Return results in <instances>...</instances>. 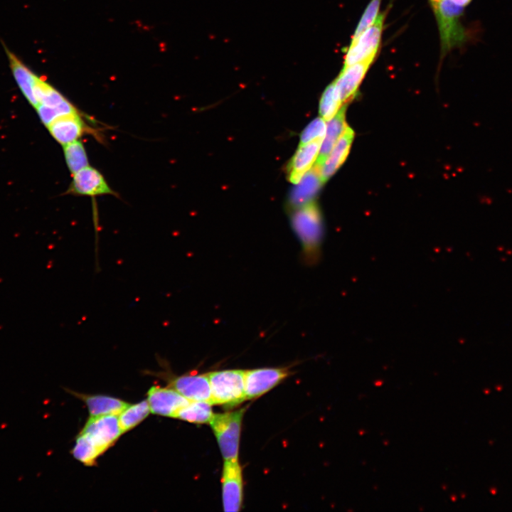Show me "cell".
Segmentation results:
<instances>
[{
    "instance_id": "11",
    "label": "cell",
    "mask_w": 512,
    "mask_h": 512,
    "mask_svg": "<svg viewBox=\"0 0 512 512\" xmlns=\"http://www.w3.org/2000/svg\"><path fill=\"white\" fill-rule=\"evenodd\" d=\"M374 60H365L342 68L338 78L334 80L341 103L346 105L356 96L368 70Z\"/></svg>"
},
{
    "instance_id": "20",
    "label": "cell",
    "mask_w": 512,
    "mask_h": 512,
    "mask_svg": "<svg viewBox=\"0 0 512 512\" xmlns=\"http://www.w3.org/2000/svg\"><path fill=\"white\" fill-rule=\"evenodd\" d=\"M86 403L90 416L119 415L129 403L105 395H78Z\"/></svg>"
},
{
    "instance_id": "5",
    "label": "cell",
    "mask_w": 512,
    "mask_h": 512,
    "mask_svg": "<svg viewBox=\"0 0 512 512\" xmlns=\"http://www.w3.org/2000/svg\"><path fill=\"white\" fill-rule=\"evenodd\" d=\"M380 13L374 23L351 41L347 48L343 68L365 60H374L380 47L386 12Z\"/></svg>"
},
{
    "instance_id": "19",
    "label": "cell",
    "mask_w": 512,
    "mask_h": 512,
    "mask_svg": "<svg viewBox=\"0 0 512 512\" xmlns=\"http://www.w3.org/2000/svg\"><path fill=\"white\" fill-rule=\"evenodd\" d=\"M5 50L9 60L13 76L19 89L28 102L36 108L38 106V102L33 94V87L37 75L7 48H6Z\"/></svg>"
},
{
    "instance_id": "23",
    "label": "cell",
    "mask_w": 512,
    "mask_h": 512,
    "mask_svg": "<svg viewBox=\"0 0 512 512\" xmlns=\"http://www.w3.org/2000/svg\"><path fill=\"white\" fill-rule=\"evenodd\" d=\"M63 151L68 168L73 174L89 166L85 146L80 141L63 146Z\"/></svg>"
},
{
    "instance_id": "17",
    "label": "cell",
    "mask_w": 512,
    "mask_h": 512,
    "mask_svg": "<svg viewBox=\"0 0 512 512\" xmlns=\"http://www.w3.org/2000/svg\"><path fill=\"white\" fill-rule=\"evenodd\" d=\"M353 138V130L347 127L321 166V176L324 183L343 164L349 153Z\"/></svg>"
},
{
    "instance_id": "7",
    "label": "cell",
    "mask_w": 512,
    "mask_h": 512,
    "mask_svg": "<svg viewBox=\"0 0 512 512\" xmlns=\"http://www.w3.org/2000/svg\"><path fill=\"white\" fill-rule=\"evenodd\" d=\"M222 495L224 511L240 510L243 497L242 469L238 460H225L222 473Z\"/></svg>"
},
{
    "instance_id": "8",
    "label": "cell",
    "mask_w": 512,
    "mask_h": 512,
    "mask_svg": "<svg viewBox=\"0 0 512 512\" xmlns=\"http://www.w3.org/2000/svg\"><path fill=\"white\" fill-rule=\"evenodd\" d=\"M289 374L284 368H265L245 370L246 399L258 398L269 391Z\"/></svg>"
},
{
    "instance_id": "9",
    "label": "cell",
    "mask_w": 512,
    "mask_h": 512,
    "mask_svg": "<svg viewBox=\"0 0 512 512\" xmlns=\"http://www.w3.org/2000/svg\"><path fill=\"white\" fill-rule=\"evenodd\" d=\"M67 192L69 194L87 196L114 194L102 174L90 166L73 174Z\"/></svg>"
},
{
    "instance_id": "10",
    "label": "cell",
    "mask_w": 512,
    "mask_h": 512,
    "mask_svg": "<svg viewBox=\"0 0 512 512\" xmlns=\"http://www.w3.org/2000/svg\"><path fill=\"white\" fill-rule=\"evenodd\" d=\"M147 401L153 414L174 417L190 400L172 388L153 386L148 391Z\"/></svg>"
},
{
    "instance_id": "25",
    "label": "cell",
    "mask_w": 512,
    "mask_h": 512,
    "mask_svg": "<svg viewBox=\"0 0 512 512\" xmlns=\"http://www.w3.org/2000/svg\"><path fill=\"white\" fill-rule=\"evenodd\" d=\"M102 453L93 442L85 434L80 433L73 449V457L85 465L95 464L97 458Z\"/></svg>"
},
{
    "instance_id": "16",
    "label": "cell",
    "mask_w": 512,
    "mask_h": 512,
    "mask_svg": "<svg viewBox=\"0 0 512 512\" xmlns=\"http://www.w3.org/2000/svg\"><path fill=\"white\" fill-rule=\"evenodd\" d=\"M33 94L38 105L42 104L53 108L60 116L78 112L65 97L38 76L34 84Z\"/></svg>"
},
{
    "instance_id": "15",
    "label": "cell",
    "mask_w": 512,
    "mask_h": 512,
    "mask_svg": "<svg viewBox=\"0 0 512 512\" xmlns=\"http://www.w3.org/2000/svg\"><path fill=\"white\" fill-rule=\"evenodd\" d=\"M47 128L52 137L63 146L78 140L85 130V125L76 112L56 118Z\"/></svg>"
},
{
    "instance_id": "28",
    "label": "cell",
    "mask_w": 512,
    "mask_h": 512,
    "mask_svg": "<svg viewBox=\"0 0 512 512\" xmlns=\"http://www.w3.org/2000/svg\"><path fill=\"white\" fill-rule=\"evenodd\" d=\"M453 4H454L457 6L466 8L468 5L470 4V3L472 1V0H450Z\"/></svg>"
},
{
    "instance_id": "14",
    "label": "cell",
    "mask_w": 512,
    "mask_h": 512,
    "mask_svg": "<svg viewBox=\"0 0 512 512\" xmlns=\"http://www.w3.org/2000/svg\"><path fill=\"white\" fill-rule=\"evenodd\" d=\"M323 139H316L299 147L287 166L290 182L297 183L314 164Z\"/></svg>"
},
{
    "instance_id": "2",
    "label": "cell",
    "mask_w": 512,
    "mask_h": 512,
    "mask_svg": "<svg viewBox=\"0 0 512 512\" xmlns=\"http://www.w3.org/2000/svg\"><path fill=\"white\" fill-rule=\"evenodd\" d=\"M464 11V8L450 0H441L433 11L439 30L442 58L452 49L464 46L470 39L471 34L461 21Z\"/></svg>"
},
{
    "instance_id": "29",
    "label": "cell",
    "mask_w": 512,
    "mask_h": 512,
    "mask_svg": "<svg viewBox=\"0 0 512 512\" xmlns=\"http://www.w3.org/2000/svg\"><path fill=\"white\" fill-rule=\"evenodd\" d=\"M429 1L430 3V5L432 6L433 11H434L437 9L441 0H429Z\"/></svg>"
},
{
    "instance_id": "18",
    "label": "cell",
    "mask_w": 512,
    "mask_h": 512,
    "mask_svg": "<svg viewBox=\"0 0 512 512\" xmlns=\"http://www.w3.org/2000/svg\"><path fill=\"white\" fill-rule=\"evenodd\" d=\"M346 105H343L337 114L326 122V133L314 163V165L321 169L333 147L348 127L346 122Z\"/></svg>"
},
{
    "instance_id": "13",
    "label": "cell",
    "mask_w": 512,
    "mask_h": 512,
    "mask_svg": "<svg viewBox=\"0 0 512 512\" xmlns=\"http://www.w3.org/2000/svg\"><path fill=\"white\" fill-rule=\"evenodd\" d=\"M323 183L321 168L314 164L299 181L295 183L290 194V206L297 209L312 202Z\"/></svg>"
},
{
    "instance_id": "24",
    "label": "cell",
    "mask_w": 512,
    "mask_h": 512,
    "mask_svg": "<svg viewBox=\"0 0 512 512\" xmlns=\"http://www.w3.org/2000/svg\"><path fill=\"white\" fill-rule=\"evenodd\" d=\"M343 106L334 81L324 90L319 103V114L325 121L332 119Z\"/></svg>"
},
{
    "instance_id": "21",
    "label": "cell",
    "mask_w": 512,
    "mask_h": 512,
    "mask_svg": "<svg viewBox=\"0 0 512 512\" xmlns=\"http://www.w3.org/2000/svg\"><path fill=\"white\" fill-rule=\"evenodd\" d=\"M213 412L211 404L203 401H190L176 414V418L193 423H210Z\"/></svg>"
},
{
    "instance_id": "22",
    "label": "cell",
    "mask_w": 512,
    "mask_h": 512,
    "mask_svg": "<svg viewBox=\"0 0 512 512\" xmlns=\"http://www.w3.org/2000/svg\"><path fill=\"white\" fill-rule=\"evenodd\" d=\"M147 400L129 405L119 415V423L122 433L129 431L145 419L150 412Z\"/></svg>"
},
{
    "instance_id": "6",
    "label": "cell",
    "mask_w": 512,
    "mask_h": 512,
    "mask_svg": "<svg viewBox=\"0 0 512 512\" xmlns=\"http://www.w3.org/2000/svg\"><path fill=\"white\" fill-rule=\"evenodd\" d=\"M80 433L87 436L102 454L122 433L118 415L90 416Z\"/></svg>"
},
{
    "instance_id": "1",
    "label": "cell",
    "mask_w": 512,
    "mask_h": 512,
    "mask_svg": "<svg viewBox=\"0 0 512 512\" xmlns=\"http://www.w3.org/2000/svg\"><path fill=\"white\" fill-rule=\"evenodd\" d=\"M291 223L305 262L312 264L317 261L324 238L323 220L317 205L312 201L294 209Z\"/></svg>"
},
{
    "instance_id": "27",
    "label": "cell",
    "mask_w": 512,
    "mask_h": 512,
    "mask_svg": "<svg viewBox=\"0 0 512 512\" xmlns=\"http://www.w3.org/2000/svg\"><path fill=\"white\" fill-rule=\"evenodd\" d=\"M326 129V121L321 117L316 118L302 132L299 145L305 144L316 139H323Z\"/></svg>"
},
{
    "instance_id": "12",
    "label": "cell",
    "mask_w": 512,
    "mask_h": 512,
    "mask_svg": "<svg viewBox=\"0 0 512 512\" xmlns=\"http://www.w3.org/2000/svg\"><path fill=\"white\" fill-rule=\"evenodd\" d=\"M170 385L190 401H203L213 405L208 373L175 377L170 380Z\"/></svg>"
},
{
    "instance_id": "4",
    "label": "cell",
    "mask_w": 512,
    "mask_h": 512,
    "mask_svg": "<svg viewBox=\"0 0 512 512\" xmlns=\"http://www.w3.org/2000/svg\"><path fill=\"white\" fill-rule=\"evenodd\" d=\"M244 408L213 415L210 424L225 460H236Z\"/></svg>"
},
{
    "instance_id": "26",
    "label": "cell",
    "mask_w": 512,
    "mask_h": 512,
    "mask_svg": "<svg viewBox=\"0 0 512 512\" xmlns=\"http://www.w3.org/2000/svg\"><path fill=\"white\" fill-rule=\"evenodd\" d=\"M381 1L382 0H370L361 16L351 41L356 40L362 33L374 23L380 14Z\"/></svg>"
},
{
    "instance_id": "3",
    "label": "cell",
    "mask_w": 512,
    "mask_h": 512,
    "mask_svg": "<svg viewBox=\"0 0 512 512\" xmlns=\"http://www.w3.org/2000/svg\"><path fill=\"white\" fill-rule=\"evenodd\" d=\"M245 370H223L208 373L212 404L233 407L245 399Z\"/></svg>"
}]
</instances>
